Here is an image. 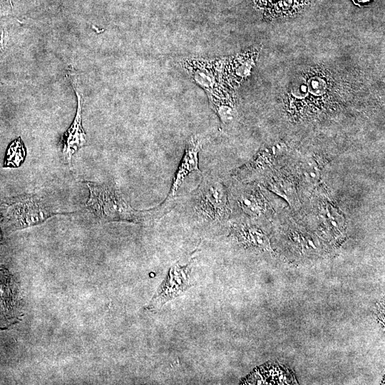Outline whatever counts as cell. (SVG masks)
Masks as SVG:
<instances>
[{"label":"cell","instance_id":"8","mask_svg":"<svg viewBox=\"0 0 385 385\" xmlns=\"http://www.w3.org/2000/svg\"><path fill=\"white\" fill-rule=\"evenodd\" d=\"M208 99L210 108L215 112L223 127L232 126L237 121L238 111L230 97L226 96Z\"/></svg>","mask_w":385,"mask_h":385},{"label":"cell","instance_id":"5","mask_svg":"<svg viewBox=\"0 0 385 385\" xmlns=\"http://www.w3.org/2000/svg\"><path fill=\"white\" fill-rule=\"evenodd\" d=\"M202 138L197 135H191L188 138L183 158L173 178L168 194L166 198L158 205L163 215L168 212L173 206L178 190L185 178L194 172L200 173L198 158L202 148Z\"/></svg>","mask_w":385,"mask_h":385},{"label":"cell","instance_id":"10","mask_svg":"<svg viewBox=\"0 0 385 385\" xmlns=\"http://www.w3.org/2000/svg\"><path fill=\"white\" fill-rule=\"evenodd\" d=\"M26 150L21 138L14 140L8 147L4 160V168H17L24 162Z\"/></svg>","mask_w":385,"mask_h":385},{"label":"cell","instance_id":"9","mask_svg":"<svg viewBox=\"0 0 385 385\" xmlns=\"http://www.w3.org/2000/svg\"><path fill=\"white\" fill-rule=\"evenodd\" d=\"M237 202L240 208L251 216L260 215L265 209L262 196L254 190L242 191L237 196Z\"/></svg>","mask_w":385,"mask_h":385},{"label":"cell","instance_id":"2","mask_svg":"<svg viewBox=\"0 0 385 385\" xmlns=\"http://www.w3.org/2000/svg\"><path fill=\"white\" fill-rule=\"evenodd\" d=\"M56 214L35 195H21L0 202V215L12 230L38 225Z\"/></svg>","mask_w":385,"mask_h":385},{"label":"cell","instance_id":"4","mask_svg":"<svg viewBox=\"0 0 385 385\" xmlns=\"http://www.w3.org/2000/svg\"><path fill=\"white\" fill-rule=\"evenodd\" d=\"M220 62L221 60L216 59L185 58L180 63L192 81L202 88L210 98L226 96L220 84Z\"/></svg>","mask_w":385,"mask_h":385},{"label":"cell","instance_id":"3","mask_svg":"<svg viewBox=\"0 0 385 385\" xmlns=\"http://www.w3.org/2000/svg\"><path fill=\"white\" fill-rule=\"evenodd\" d=\"M193 210L198 218L207 222H216L228 214L227 192L222 182L216 176L207 174L192 195Z\"/></svg>","mask_w":385,"mask_h":385},{"label":"cell","instance_id":"6","mask_svg":"<svg viewBox=\"0 0 385 385\" xmlns=\"http://www.w3.org/2000/svg\"><path fill=\"white\" fill-rule=\"evenodd\" d=\"M191 264V262L184 266L175 264L170 267L165 279L146 307L148 309L155 310L161 308L169 301L182 295L190 287Z\"/></svg>","mask_w":385,"mask_h":385},{"label":"cell","instance_id":"7","mask_svg":"<svg viewBox=\"0 0 385 385\" xmlns=\"http://www.w3.org/2000/svg\"><path fill=\"white\" fill-rule=\"evenodd\" d=\"M78 94V109L70 128L61 138V152L66 162L70 163L73 155L86 143V134L81 125V98Z\"/></svg>","mask_w":385,"mask_h":385},{"label":"cell","instance_id":"14","mask_svg":"<svg viewBox=\"0 0 385 385\" xmlns=\"http://www.w3.org/2000/svg\"><path fill=\"white\" fill-rule=\"evenodd\" d=\"M0 241H1V233H0Z\"/></svg>","mask_w":385,"mask_h":385},{"label":"cell","instance_id":"1","mask_svg":"<svg viewBox=\"0 0 385 385\" xmlns=\"http://www.w3.org/2000/svg\"><path fill=\"white\" fill-rule=\"evenodd\" d=\"M86 185L90 191L86 206L102 222L143 223L161 217L155 207L145 210L134 209L111 185L91 182H87Z\"/></svg>","mask_w":385,"mask_h":385},{"label":"cell","instance_id":"13","mask_svg":"<svg viewBox=\"0 0 385 385\" xmlns=\"http://www.w3.org/2000/svg\"><path fill=\"white\" fill-rule=\"evenodd\" d=\"M305 178L312 183L316 182L319 178V169L314 162L307 161L303 168Z\"/></svg>","mask_w":385,"mask_h":385},{"label":"cell","instance_id":"11","mask_svg":"<svg viewBox=\"0 0 385 385\" xmlns=\"http://www.w3.org/2000/svg\"><path fill=\"white\" fill-rule=\"evenodd\" d=\"M240 235L242 240L248 243L259 246L264 245V235L254 227H242Z\"/></svg>","mask_w":385,"mask_h":385},{"label":"cell","instance_id":"12","mask_svg":"<svg viewBox=\"0 0 385 385\" xmlns=\"http://www.w3.org/2000/svg\"><path fill=\"white\" fill-rule=\"evenodd\" d=\"M232 65L235 66V74L238 76L237 79L245 78L248 73L251 67V60L248 58V55H240L234 59Z\"/></svg>","mask_w":385,"mask_h":385}]
</instances>
